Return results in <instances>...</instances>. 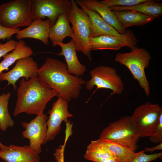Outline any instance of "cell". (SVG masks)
<instances>
[{
	"label": "cell",
	"instance_id": "7402d4cb",
	"mask_svg": "<svg viewBox=\"0 0 162 162\" xmlns=\"http://www.w3.org/2000/svg\"><path fill=\"white\" fill-rule=\"evenodd\" d=\"M112 11L125 29L130 26H142L154 20L152 18L144 14L135 11Z\"/></svg>",
	"mask_w": 162,
	"mask_h": 162
},
{
	"label": "cell",
	"instance_id": "3957f363",
	"mask_svg": "<svg viewBox=\"0 0 162 162\" xmlns=\"http://www.w3.org/2000/svg\"><path fill=\"white\" fill-rule=\"evenodd\" d=\"M152 58L150 53L143 48L136 47L128 52L117 53L115 61L125 66L136 80L147 97L150 94V87L145 72Z\"/></svg>",
	"mask_w": 162,
	"mask_h": 162
},
{
	"label": "cell",
	"instance_id": "8fae6325",
	"mask_svg": "<svg viewBox=\"0 0 162 162\" xmlns=\"http://www.w3.org/2000/svg\"><path fill=\"white\" fill-rule=\"evenodd\" d=\"M48 118L46 115L43 113L37 115L28 123H20L25 129L22 133V137L29 140V147L38 154L41 152V145L45 144Z\"/></svg>",
	"mask_w": 162,
	"mask_h": 162
},
{
	"label": "cell",
	"instance_id": "9c48e42d",
	"mask_svg": "<svg viewBox=\"0 0 162 162\" xmlns=\"http://www.w3.org/2000/svg\"><path fill=\"white\" fill-rule=\"evenodd\" d=\"M72 6L69 0H33V20L47 17L50 26L62 14H68Z\"/></svg>",
	"mask_w": 162,
	"mask_h": 162
},
{
	"label": "cell",
	"instance_id": "f546056e",
	"mask_svg": "<svg viewBox=\"0 0 162 162\" xmlns=\"http://www.w3.org/2000/svg\"><path fill=\"white\" fill-rule=\"evenodd\" d=\"M148 138L150 141L153 143L159 144L162 142V115L160 116L156 133Z\"/></svg>",
	"mask_w": 162,
	"mask_h": 162
},
{
	"label": "cell",
	"instance_id": "f1b7e54d",
	"mask_svg": "<svg viewBox=\"0 0 162 162\" xmlns=\"http://www.w3.org/2000/svg\"><path fill=\"white\" fill-rule=\"evenodd\" d=\"M20 30V28H10L3 26L0 24V40L9 39L14 34Z\"/></svg>",
	"mask_w": 162,
	"mask_h": 162
},
{
	"label": "cell",
	"instance_id": "d6a6232c",
	"mask_svg": "<svg viewBox=\"0 0 162 162\" xmlns=\"http://www.w3.org/2000/svg\"><path fill=\"white\" fill-rule=\"evenodd\" d=\"M8 146H5L3 144L0 142V149H5Z\"/></svg>",
	"mask_w": 162,
	"mask_h": 162
},
{
	"label": "cell",
	"instance_id": "484cf974",
	"mask_svg": "<svg viewBox=\"0 0 162 162\" xmlns=\"http://www.w3.org/2000/svg\"><path fill=\"white\" fill-rule=\"evenodd\" d=\"M148 0H104L99 2L109 8L113 7H129L137 5Z\"/></svg>",
	"mask_w": 162,
	"mask_h": 162
},
{
	"label": "cell",
	"instance_id": "ac0fdd59",
	"mask_svg": "<svg viewBox=\"0 0 162 162\" xmlns=\"http://www.w3.org/2000/svg\"><path fill=\"white\" fill-rule=\"evenodd\" d=\"M88 9L96 11L108 24L122 34L126 29L122 26L112 11L109 7L97 0H80Z\"/></svg>",
	"mask_w": 162,
	"mask_h": 162
},
{
	"label": "cell",
	"instance_id": "2e32d148",
	"mask_svg": "<svg viewBox=\"0 0 162 162\" xmlns=\"http://www.w3.org/2000/svg\"><path fill=\"white\" fill-rule=\"evenodd\" d=\"M50 26V22L47 19L45 20L41 19L34 20L27 28L18 32L16 38L19 40L24 38L35 39L48 45Z\"/></svg>",
	"mask_w": 162,
	"mask_h": 162
},
{
	"label": "cell",
	"instance_id": "e0dca14e",
	"mask_svg": "<svg viewBox=\"0 0 162 162\" xmlns=\"http://www.w3.org/2000/svg\"><path fill=\"white\" fill-rule=\"evenodd\" d=\"M56 45L61 47V51L58 53H53L64 56L69 73L78 77L82 76L86 70V67L81 64L78 60L73 40L72 39L67 43H58Z\"/></svg>",
	"mask_w": 162,
	"mask_h": 162
},
{
	"label": "cell",
	"instance_id": "5bb4252c",
	"mask_svg": "<svg viewBox=\"0 0 162 162\" xmlns=\"http://www.w3.org/2000/svg\"><path fill=\"white\" fill-rule=\"evenodd\" d=\"M0 158L6 162H39L38 154L29 146L10 145L0 150Z\"/></svg>",
	"mask_w": 162,
	"mask_h": 162
},
{
	"label": "cell",
	"instance_id": "ba28073f",
	"mask_svg": "<svg viewBox=\"0 0 162 162\" xmlns=\"http://www.w3.org/2000/svg\"><path fill=\"white\" fill-rule=\"evenodd\" d=\"M91 78L86 82V88L91 91L94 86L97 89L106 88L111 90L112 94H121L124 86L121 77L116 69L109 66L100 65L90 71Z\"/></svg>",
	"mask_w": 162,
	"mask_h": 162
},
{
	"label": "cell",
	"instance_id": "8992f818",
	"mask_svg": "<svg viewBox=\"0 0 162 162\" xmlns=\"http://www.w3.org/2000/svg\"><path fill=\"white\" fill-rule=\"evenodd\" d=\"M140 138L130 116H126L110 123L102 131L99 139L118 143L135 152Z\"/></svg>",
	"mask_w": 162,
	"mask_h": 162
},
{
	"label": "cell",
	"instance_id": "6da1fadb",
	"mask_svg": "<svg viewBox=\"0 0 162 162\" xmlns=\"http://www.w3.org/2000/svg\"><path fill=\"white\" fill-rule=\"evenodd\" d=\"M38 76L60 97L69 101L79 96L86 81L69 73L67 65L57 59L47 57L38 69Z\"/></svg>",
	"mask_w": 162,
	"mask_h": 162
},
{
	"label": "cell",
	"instance_id": "4316f807",
	"mask_svg": "<svg viewBox=\"0 0 162 162\" xmlns=\"http://www.w3.org/2000/svg\"><path fill=\"white\" fill-rule=\"evenodd\" d=\"M144 152V150L138 152L135 156L128 162H150L161 158L162 156L161 152L151 154H146Z\"/></svg>",
	"mask_w": 162,
	"mask_h": 162
},
{
	"label": "cell",
	"instance_id": "4fadbf2b",
	"mask_svg": "<svg viewBox=\"0 0 162 162\" xmlns=\"http://www.w3.org/2000/svg\"><path fill=\"white\" fill-rule=\"evenodd\" d=\"M37 63L31 56L20 59L16 61L14 67L10 71L0 74L1 81L6 80L7 86L11 85L15 90L16 81L20 78L28 80L38 76L39 69Z\"/></svg>",
	"mask_w": 162,
	"mask_h": 162
},
{
	"label": "cell",
	"instance_id": "277c9868",
	"mask_svg": "<svg viewBox=\"0 0 162 162\" xmlns=\"http://www.w3.org/2000/svg\"><path fill=\"white\" fill-rule=\"evenodd\" d=\"M33 20V0H14L0 5V24L10 28L28 26Z\"/></svg>",
	"mask_w": 162,
	"mask_h": 162
},
{
	"label": "cell",
	"instance_id": "9a60e30c",
	"mask_svg": "<svg viewBox=\"0 0 162 162\" xmlns=\"http://www.w3.org/2000/svg\"><path fill=\"white\" fill-rule=\"evenodd\" d=\"M76 2L78 5L86 13L89 18L91 29L90 37L103 35L121 37L124 35V32L122 34L119 33L113 27L107 23L98 13L86 8L80 0H76Z\"/></svg>",
	"mask_w": 162,
	"mask_h": 162
},
{
	"label": "cell",
	"instance_id": "d6986e66",
	"mask_svg": "<svg viewBox=\"0 0 162 162\" xmlns=\"http://www.w3.org/2000/svg\"><path fill=\"white\" fill-rule=\"evenodd\" d=\"M72 35V28L66 14L60 15L56 23L50 27L49 39L52 42L53 46H56L57 43H63L64 39L67 37L71 38Z\"/></svg>",
	"mask_w": 162,
	"mask_h": 162
},
{
	"label": "cell",
	"instance_id": "603a6c76",
	"mask_svg": "<svg viewBox=\"0 0 162 162\" xmlns=\"http://www.w3.org/2000/svg\"><path fill=\"white\" fill-rule=\"evenodd\" d=\"M112 11L133 10L144 14L153 19L159 18L162 15V4L157 0H148L147 2L129 7H113L109 8Z\"/></svg>",
	"mask_w": 162,
	"mask_h": 162
},
{
	"label": "cell",
	"instance_id": "5b68a950",
	"mask_svg": "<svg viewBox=\"0 0 162 162\" xmlns=\"http://www.w3.org/2000/svg\"><path fill=\"white\" fill-rule=\"evenodd\" d=\"M70 1L72 6L67 15L69 21L72 25L71 38L76 51L82 52L89 61H91V51L89 49V40L91 33L89 18L82 9L79 7L76 1Z\"/></svg>",
	"mask_w": 162,
	"mask_h": 162
},
{
	"label": "cell",
	"instance_id": "1f68e13d",
	"mask_svg": "<svg viewBox=\"0 0 162 162\" xmlns=\"http://www.w3.org/2000/svg\"><path fill=\"white\" fill-rule=\"evenodd\" d=\"M162 149V142L158 145L152 147H146L145 148V152H149L152 153L154 151Z\"/></svg>",
	"mask_w": 162,
	"mask_h": 162
},
{
	"label": "cell",
	"instance_id": "4dcf8cb0",
	"mask_svg": "<svg viewBox=\"0 0 162 162\" xmlns=\"http://www.w3.org/2000/svg\"><path fill=\"white\" fill-rule=\"evenodd\" d=\"M65 142L63 145L60 146L55 149V152L53 153L56 162H64V152Z\"/></svg>",
	"mask_w": 162,
	"mask_h": 162
},
{
	"label": "cell",
	"instance_id": "ffe728a7",
	"mask_svg": "<svg viewBox=\"0 0 162 162\" xmlns=\"http://www.w3.org/2000/svg\"><path fill=\"white\" fill-rule=\"evenodd\" d=\"M84 157L94 162H118L98 139L91 141L87 147Z\"/></svg>",
	"mask_w": 162,
	"mask_h": 162
},
{
	"label": "cell",
	"instance_id": "7a4b0ae2",
	"mask_svg": "<svg viewBox=\"0 0 162 162\" xmlns=\"http://www.w3.org/2000/svg\"><path fill=\"white\" fill-rule=\"evenodd\" d=\"M17 99L13 115L22 113L39 115L43 114L47 103L58 93L38 76L28 80L22 78L17 89Z\"/></svg>",
	"mask_w": 162,
	"mask_h": 162
},
{
	"label": "cell",
	"instance_id": "30bf717a",
	"mask_svg": "<svg viewBox=\"0 0 162 162\" xmlns=\"http://www.w3.org/2000/svg\"><path fill=\"white\" fill-rule=\"evenodd\" d=\"M138 42L136 37L130 30H126L122 37L103 35L95 37H90L89 49L92 50H118L127 46L131 50L138 46Z\"/></svg>",
	"mask_w": 162,
	"mask_h": 162
},
{
	"label": "cell",
	"instance_id": "cb8c5ba5",
	"mask_svg": "<svg viewBox=\"0 0 162 162\" xmlns=\"http://www.w3.org/2000/svg\"><path fill=\"white\" fill-rule=\"evenodd\" d=\"M98 140L118 162H128L138 153L118 143L100 139Z\"/></svg>",
	"mask_w": 162,
	"mask_h": 162
},
{
	"label": "cell",
	"instance_id": "d4e9b609",
	"mask_svg": "<svg viewBox=\"0 0 162 162\" xmlns=\"http://www.w3.org/2000/svg\"><path fill=\"white\" fill-rule=\"evenodd\" d=\"M11 94L3 93L0 96V129L5 131L8 127H11L14 122L10 116L8 109Z\"/></svg>",
	"mask_w": 162,
	"mask_h": 162
},
{
	"label": "cell",
	"instance_id": "7c38bea8",
	"mask_svg": "<svg viewBox=\"0 0 162 162\" xmlns=\"http://www.w3.org/2000/svg\"><path fill=\"white\" fill-rule=\"evenodd\" d=\"M68 101L60 97L54 102L52 109L47 112L49 114L47 121V130L45 144L54 140L61 130L63 121L68 122V118L73 116L68 111Z\"/></svg>",
	"mask_w": 162,
	"mask_h": 162
},
{
	"label": "cell",
	"instance_id": "52a82bcc",
	"mask_svg": "<svg viewBox=\"0 0 162 162\" xmlns=\"http://www.w3.org/2000/svg\"><path fill=\"white\" fill-rule=\"evenodd\" d=\"M162 115L159 104L148 102L137 106L130 119L140 137H149L156 133Z\"/></svg>",
	"mask_w": 162,
	"mask_h": 162
},
{
	"label": "cell",
	"instance_id": "44dd1931",
	"mask_svg": "<svg viewBox=\"0 0 162 162\" xmlns=\"http://www.w3.org/2000/svg\"><path fill=\"white\" fill-rule=\"evenodd\" d=\"M33 54L32 48L27 45L25 41L19 40L12 52L2 57L4 59L0 63V74L4 70H8L9 67L18 59L31 56Z\"/></svg>",
	"mask_w": 162,
	"mask_h": 162
},
{
	"label": "cell",
	"instance_id": "83f0119b",
	"mask_svg": "<svg viewBox=\"0 0 162 162\" xmlns=\"http://www.w3.org/2000/svg\"><path fill=\"white\" fill-rule=\"evenodd\" d=\"M18 41L10 39L4 44L0 42V58L12 51L16 47Z\"/></svg>",
	"mask_w": 162,
	"mask_h": 162
}]
</instances>
